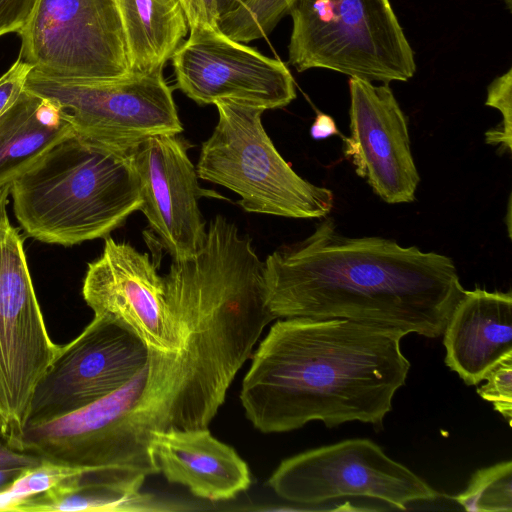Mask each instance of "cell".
I'll use <instances>...</instances> for the list:
<instances>
[{
	"label": "cell",
	"mask_w": 512,
	"mask_h": 512,
	"mask_svg": "<svg viewBox=\"0 0 512 512\" xmlns=\"http://www.w3.org/2000/svg\"><path fill=\"white\" fill-rule=\"evenodd\" d=\"M142 198L139 210L172 260L194 256L207 235L198 201L222 198L203 190L187 147L177 135L150 136L130 150Z\"/></svg>",
	"instance_id": "2e32d148"
},
{
	"label": "cell",
	"mask_w": 512,
	"mask_h": 512,
	"mask_svg": "<svg viewBox=\"0 0 512 512\" xmlns=\"http://www.w3.org/2000/svg\"><path fill=\"white\" fill-rule=\"evenodd\" d=\"M465 510L512 511V462L497 463L475 472L466 490L454 497Z\"/></svg>",
	"instance_id": "603a6c76"
},
{
	"label": "cell",
	"mask_w": 512,
	"mask_h": 512,
	"mask_svg": "<svg viewBox=\"0 0 512 512\" xmlns=\"http://www.w3.org/2000/svg\"><path fill=\"white\" fill-rule=\"evenodd\" d=\"M148 363L105 397L58 418L27 424L9 447L54 464L82 469L158 473L149 440L133 418L145 391Z\"/></svg>",
	"instance_id": "9c48e42d"
},
{
	"label": "cell",
	"mask_w": 512,
	"mask_h": 512,
	"mask_svg": "<svg viewBox=\"0 0 512 512\" xmlns=\"http://www.w3.org/2000/svg\"><path fill=\"white\" fill-rule=\"evenodd\" d=\"M348 137L345 157L373 192L388 204L410 203L420 182L407 117L389 84L350 78Z\"/></svg>",
	"instance_id": "9a60e30c"
},
{
	"label": "cell",
	"mask_w": 512,
	"mask_h": 512,
	"mask_svg": "<svg viewBox=\"0 0 512 512\" xmlns=\"http://www.w3.org/2000/svg\"><path fill=\"white\" fill-rule=\"evenodd\" d=\"M486 383L477 388L478 395L493 404L511 424L512 418V357L499 362L485 376Z\"/></svg>",
	"instance_id": "484cf974"
},
{
	"label": "cell",
	"mask_w": 512,
	"mask_h": 512,
	"mask_svg": "<svg viewBox=\"0 0 512 512\" xmlns=\"http://www.w3.org/2000/svg\"><path fill=\"white\" fill-rule=\"evenodd\" d=\"M146 476L121 469H82L53 488L23 501L16 511L169 510L142 493Z\"/></svg>",
	"instance_id": "d6986e66"
},
{
	"label": "cell",
	"mask_w": 512,
	"mask_h": 512,
	"mask_svg": "<svg viewBox=\"0 0 512 512\" xmlns=\"http://www.w3.org/2000/svg\"><path fill=\"white\" fill-rule=\"evenodd\" d=\"M149 451L169 483L183 485L202 499L230 500L251 484L246 462L208 428L153 431Z\"/></svg>",
	"instance_id": "e0dca14e"
},
{
	"label": "cell",
	"mask_w": 512,
	"mask_h": 512,
	"mask_svg": "<svg viewBox=\"0 0 512 512\" xmlns=\"http://www.w3.org/2000/svg\"><path fill=\"white\" fill-rule=\"evenodd\" d=\"M179 348L149 352L145 391L133 418L153 431L208 428L234 377L272 320L264 262L251 238L216 215L203 247L172 260L163 276Z\"/></svg>",
	"instance_id": "6da1fadb"
},
{
	"label": "cell",
	"mask_w": 512,
	"mask_h": 512,
	"mask_svg": "<svg viewBox=\"0 0 512 512\" xmlns=\"http://www.w3.org/2000/svg\"><path fill=\"white\" fill-rule=\"evenodd\" d=\"M73 134L57 103L24 88L0 116V186L11 183L54 144Z\"/></svg>",
	"instance_id": "ffe728a7"
},
{
	"label": "cell",
	"mask_w": 512,
	"mask_h": 512,
	"mask_svg": "<svg viewBox=\"0 0 512 512\" xmlns=\"http://www.w3.org/2000/svg\"><path fill=\"white\" fill-rule=\"evenodd\" d=\"M22 470L20 468L3 467L0 465V491L12 482Z\"/></svg>",
	"instance_id": "4dcf8cb0"
},
{
	"label": "cell",
	"mask_w": 512,
	"mask_h": 512,
	"mask_svg": "<svg viewBox=\"0 0 512 512\" xmlns=\"http://www.w3.org/2000/svg\"><path fill=\"white\" fill-rule=\"evenodd\" d=\"M264 279L275 319H346L428 338L442 335L465 290L450 257L377 236H344L332 218L270 254Z\"/></svg>",
	"instance_id": "7a4b0ae2"
},
{
	"label": "cell",
	"mask_w": 512,
	"mask_h": 512,
	"mask_svg": "<svg viewBox=\"0 0 512 512\" xmlns=\"http://www.w3.org/2000/svg\"><path fill=\"white\" fill-rule=\"evenodd\" d=\"M146 344L107 316H94L70 343L60 346L37 382L27 424L79 410L119 389L148 363Z\"/></svg>",
	"instance_id": "7c38bea8"
},
{
	"label": "cell",
	"mask_w": 512,
	"mask_h": 512,
	"mask_svg": "<svg viewBox=\"0 0 512 512\" xmlns=\"http://www.w3.org/2000/svg\"><path fill=\"white\" fill-rule=\"evenodd\" d=\"M19 58L59 81H96L132 74L114 0H36L17 32Z\"/></svg>",
	"instance_id": "30bf717a"
},
{
	"label": "cell",
	"mask_w": 512,
	"mask_h": 512,
	"mask_svg": "<svg viewBox=\"0 0 512 512\" xmlns=\"http://www.w3.org/2000/svg\"><path fill=\"white\" fill-rule=\"evenodd\" d=\"M80 470L43 460L24 468L0 491V511H16L26 499L53 488Z\"/></svg>",
	"instance_id": "cb8c5ba5"
},
{
	"label": "cell",
	"mask_w": 512,
	"mask_h": 512,
	"mask_svg": "<svg viewBox=\"0 0 512 512\" xmlns=\"http://www.w3.org/2000/svg\"><path fill=\"white\" fill-rule=\"evenodd\" d=\"M134 73L163 71L183 43L188 22L180 0H114Z\"/></svg>",
	"instance_id": "44dd1931"
},
{
	"label": "cell",
	"mask_w": 512,
	"mask_h": 512,
	"mask_svg": "<svg viewBox=\"0 0 512 512\" xmlns=\"http://www.w3.org/2000/svg\"><path fill=\"white\" fill-rule=\"evenodd\" d=\"M282 499L309 506L346 497L379 500L406 510L416 501H431L438 492L369 439H347L283 460L268 479Z\"/></svg>",
	"instance_id": "8fae6325"
},
{
	"label": "cell",
	"mask_w": 512,
	"mask_h": 512,
	"mask_svg": "<svg viewBox=\"0 0 512 512\" xmlns=\"http://www.w3.org/2000/svg\"><path fill=\"white\" fill-rule=\"evenodd\" d=\"M171 60L176 87L199 105L232 100L265 111L283 108L296 98L293 76L282 61L219 29L191 28Z\"/></svg>",
	"instance_id": "4fadbf2b"
},
{
	"label": "cell",
	"mask_w": 512,
	"mask_h": 512,
	"mask_svg": "<svg viewBox=\"0 0 512 512\" xmlns=\"http://www.w3.org/2000/svg\"><path fill=\"white\" fill-rule=\"evenodd\" d=\"M214 105L218 121L202 144L198 178L236 193L247 212L298 219L329 214L333 192L302 178L283 159L263 127V109L232 100Z\"/></svg>",
	"instance_id": "8992f818"
},
{
	"label": "cell",
	"mask_w": 512,
	"mask_h": 512,
	"mask_svg": "<svg viewBox=\"0 0 512 512\" xmlns=\"http://www.w3.org/2000/svg\"><path fill=\"white\" fill-rule=\"evenodd\" d=\"M189 29L195 27L218 28L217 0H180Z\"/></svg>",
	"instance_id": "f1b7e54d"
},
{
	"label": "cell",
	"mask_w": 512,
	"mask_h": 512,
	"mask_svg": "<svg viewBox=\"0 0 512 512\" xmlns=\"http://www.w3.org/2000/svg\"><path fill=\"white\" fill-rule=\"evenodd\" d=\"M295 0H249L218 19L219 30L230 39L247 43L269 35L288 14Z\"/></svg>",
	"instance_id": "7402d4cb"
},
{
	"label": "cell",
	"mask_w": 512,
	"mask_h": 512,
	"mask_svg": "<svg viewBox=\"0 0 512 512\" xmlns=\"http://www.w3.org/2000/svg\"><path fill=\"white\" fill-rule=\"evenodd\" d=\"M486 106L497 109L502 115L499 126L485 133L487 144L511 151L512 141V69L496 77L487 87Z\"/></svg>",
	"instance_id": "d4e9b609"
},
{
	"label": "cell",
	"mask_w": 512,
	"mask_h": 512,
	"mask_svg": "<svg viewBox=\"0 0 512 512\" xmlns=\"http://www.w3.org/2000/svg\"><path fill=\"white\" fill-rule=\"evenodd\" d=\"M17 221L42 242L71 246L107 237L142 202L130 150L70 135L11 182Z\"/></svg>",
	"instance_id": "277c9868"
},
{
	"label": "cell",
	"mask_w": 512,
	"mask_h": 512,
	"mask_svg": "<svg viewBox=\"0 0 512 512\" xmlns=\"http://www.w3.org/2000/svg\"><path fill=\"white\" fill-rule=\"evenodd\" d=\"M445 364L466 385H478L512 357L511 291L464 290L442 333Z\"/></svg>",
	"instance_id": "ac0fdd59"
},
{
	"label": "cell",
	"mask_w": 512,
	"mask_h": 512,
	"mask_svg": "<svg viewBox=\"0 0 512 512\" xmlns=\"http://www.w3.org/2000/svg\"><path fill=\"white\" fill-rule=\"evenodd\" d=\"M288 14V63L298 72L323 68L387 84L416 72L389 0H295Z\"/></svg>",
	"instance_id": "5b68a950"
},
{
	"label": "cell",
	"mask_w": 512,
	"mask_h": 512,
	"mask_svg": "<svg viewBox=\"0 0 512 512\" xmlns=\"http://www.w3.org/2000/svg\"><path fill=\"white\" fill-rule=\"evenodd\" d=\"M82 294L94 316H107L124 325L149 352L178 350L164 279L148 253L105 237L101 256L88 264Z\"/></svg>",
	"instance_id": "5bb4252c"
},
{
	"label": "cell",
	"mask_w": 512,
	"mask_h": 512,
	"mask_svg": "<svg viewBox=\"0 0 512 512\" xmlns=\"http://www.w3.org/2000/svg\"><path fill=\"white\" fill-rule=\"evenodd\" d=\"M24 88L57 103L75 135L109 148L129 151L150 136L183 131L163 71L76 82L31 69Z\"/></svg>",
	"instance_id": "ba28073f"
},
{
	"label": "cell",
	"mask_w": 512,
	"mask_h": 512,
	"mask_svg": "<svg viewBox=\"0 0 512 512\" xmlns=\"http://www.w3.org/2000/svg\"><path fill=\"white\" fill-rule=\"evenodd\" d=\"M32 67L21 58L0 77V116L17 99Z\"/></svg>",
	"instance_id": "4316f807"
},
{
	"label": "cell",
	"mask_w": 512,
	"mask_h": 512,
	"mask_svg": "<svg viewBox=\"0 0 512 512\" xmlns=\"http://www.w3.org/2000/svg\"><path fill=\"white\" fill-rule=\"evenodd\" d=\"M340 132L334 119L322 112H318L311 128L310 135L314 140H324Z\"/></svg>",
	"instance_id": "f546056e"
},
{
	"label": "cell",
	"mask_w": 512,
	"mask_h": 512,
	"mask_svg": "<svg viewBox=\"0 0 512 512\" xmlns=\"http://www.w3.org/2000/svg\"><path fill=\"white\" fill-rule=\"evenodd\" d=\"M502 1L506 5V8L510 10L511 9V2H512V0H502Z\"/></svg>",
	"instance_id": "d6a6232c"
},
{
	"label": "cell",
	"mask_w": 512,
	"mask_h": 512,
	"mask_svg": "<svg viewBox=\"0 0 512 512\" xmlns=\"http://www.w3.org/2000/svg\"><path fill=\"white\" fill-rule=\"evenodd\" d=\"M404 336L346 319L277 320L242 381L247 419L263 433L315 420L329 428L352 421L382 427L410 370Z\"/></svg>",
	"instance_id": "3957f363"
},
{
	"label": "cell",
	"mask_w": 512,
	"mask_h": 512,
	"mask_svg": "<svg viewBox=\"0 0 512 512\" xmlns=\"http://www.w3.org/2000/svg\"><path fill=\"white\" fill-rule=\"evenodd\" d=\"M0 186V433L8 446L26 425L33 390L60 346L49 337L28 269L23 238Z\"/></svg>",
	"instance_id": "52a82bcc"
},
{
	"label": "cell",
	"mask_w": 512,
	"mask_h": 512,
	"mask_svg": "<svg viewBox=\"0 0 512 512\" xmlns=\"http://www.w3.org/2000/svg\"><path fill=\"white\" fill-rule=\"evenodd\" d=\"M36 0H0V37L17 33L28 20Z\"/></svg>",
	"instance_id": "83f0119b"
},
{
	"label": "cell",
	"mask_w": 512,
	"mask_h": 512,
	"mask_svg": "<svg viewBox=\"0 0 512 512\" xmlns=\"http://www.w3.org/2000/svg\"><path fill=\"white\" fill-rule=\"evenodd\" d=\"M247 1L249 0H217L219 17L237 9Z\"/></svg>",
	"instance_id": "1f68e13d"
}]
</instances>
